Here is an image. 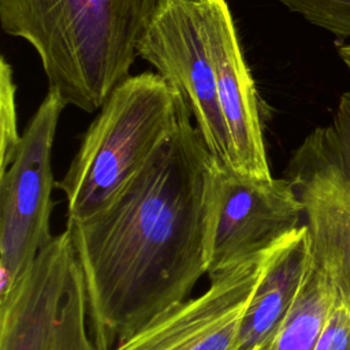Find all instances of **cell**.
<instances>
[{
  "label": "cell",
  "mask_w": 350,
  "mask_h": 350,
  "mask_svg": "<svg viewBox=\"0 0 350 350\" xmlns=\"http://www.w3.org/2000/svg\"><path fill=\"white\" fill-rule=\"evenodd\" d=\"M335 291L328 273L312 261L286 321L264 350H314Z\"/></svg>",
  "instance_id": "obj_12"
},
{
  "label": "cell",
  "mask_w": 350,
  "mask_h": 350,
  "mask_svg": "<svg viewBox=\"0 0 350 350\" xmlns=\"http://www.w3.org/2000/svg\"><path fill=\"white\" fill-rule=\"evenodd\" d=\"M16 85L14 82L12 67L1 56L0 62V174L11 163L21 135L18 131L16 104H15Z\"/></svg>",
  "instance_id": "obj_15"
},
{
  "label": "cell",
  "mask_w": 350,
  "mask_h": 350,
  "mask_svg": "<svg viewBox=\"0 0 350 350\" xmlns=\"http://www.w3.org/2000/svg\"><path fill=\"white\" fill-rule=\"evenodd\" d=\"M312 262L305 224L268 253L262 276L242 319L237 350H264L286 321Z\"/></svg>",
  "instance_id": "obj_11"
},
{
  "label": "cell",
  "mask_w": 350,
  "mask_h": 350,
  "mask_svg": "<svg viewBox=\"0 0 350 350\" xmlns=\"http://www.w3.org/2000/svg\"><path fill=\"white\" fill-rule=\"evenodd\" d=\"M198 5L219 104L230 137L232 168L261 178L272 176L258 96L230 5L227 0H198Z\"/></svg>",
  "instance_id": "obj_9"
},
{
  "label": "cell",
  "mask_w": 350,
  "mask_h": 350,
  "mask_svg": "<svg viewBox=\"0 0 350 350\" xmlns=\"http://www.w3.org/2000/svg\"><path fill=\"white\" fill-rule=\"evenodd\" d=\"M159 0H0L4 33L38 55L48 90L85 112L127 77Z\"/></svg>",
  "instance_id": "obj_2"
},
{
  "label": "cell",
  "mask_w": 350,
  "mask_h": 350,
  "mask_svg": "<svg viewBox=\"0 0 350 350\" xmlns=\"http://www.w3.org/2000/svg\"><path fill=\"white\" fill-rule=\"evenodd\" d=\"M271 249L209 276L202 294L171 308L111 350H237L242 319Z\"/></svg>",
  "instance_id": "obj_8"
},
{
  "label": "cell",
  "mask_w": 350,
  "mask_h": 350,
  "mask_svg": "<svg viewBox=\"0 0 350 350\" xmlns=\"http://www.w3.org/2000/svg\"><path fill=\"white\" fill-rule=\"evenodd\" d=\"M309 23L340 40H350V0H278Z\"/></svg>",
  "instance_id": "obj_14"
},
{
  "label": "cell",
  "mask_w": 350,
  "mask_h": 350,
  "mask_svg": "<svg viewBox=\"0 0 350 350\" xmlns=\"http://www.w3.org/2000/svg\"><path fill=\"white\" fill-rule=\"evenodd\" d=\"M64 100L57 92L46 96L29 120L8 167L0 174V297L29 269L53 239L49 217L52 148Z\"/></svg>",
  "instance_id": "obj_5"
},
{
  "label": "cell",
  "mask_w": 350,
  "mask_h": 350,
  "mask_svg": "<svg viewBox=\"0 0 350 350\" xmlns=\"http://www.w3.org/2000/svg\"><path fill=\"white\" fill-rule=\"evenodd\" d=\"M186 108L178 90L157 72L122 81L56 183L66 197L67 219L82 220L108 205L174 131Z\"/></svg>",
  "instance_id": "obj_3"
},
{
  "label": "cell",
  "mask_w": 350,
  "mask_h": 350,
  "mask_svg": "<svg viewBox=\"0 0 350 350\" xmlns=\"http://www.w3.org/2000/svg\"><path fill=\"white\" fill-rule=\"evenodd\" d=\"M88 298L78 267L70 273L67 291L60 306L49 350H96L88 329Z\"/></svg>",
  "instance_id": "obj_13"
},
{
  "label": "cell",
  "mask_w": 350,
  "mask_h": 350,
  "mask_svg": "<svg viewBox=\"0 0 350 350\" xmlns=\"http://www.w3.org/2000/svg\"><path fill=\"white\" fill-rule=\"evenodd\" d=\"M314 350H350V302L338 291Z\"/></svg>",
  "instance_id": "obj_16"
},
{
  "label": "cell",
  "mask_w": 350,
  "mask_h": 350,
  "mask_svg": "<svg viewBox=\"0 0 350 350\" xmlns=\"http://www.w3.org/2000/svg\"><path fill=\"white\" fill-rule=\"evenodd\" d=\"M302 204L286 178H261L217 161L206 275L261 254L302 226Z\"/></svg>",
  "instance_id": "obj_7"
},
{
  "label": "cell",
  "mask_w": 350,
  "mask_h": 350,
  "mask_svg": "<svg viewBox=\"0 0 350 350\" xmlns=\"http://www.w3.org/2000/svg\"><path fill=\"white\" fill-rule=\"evenodd\" d=\"M74 260L66 227L0 297V350H49Z\"/></svg>",
  "instance_id": "obj_10"
},
{
  "label": "cell",
  "mask_w": 350,
  "mask_h": 350,
  "mask_svg": "<svg viewBox=\"0 0 350 350\" xmlns=\"http://www.w3.org/2000/svg\"><path fill=\"white\" fill-rule=\"evenodd\" d=\"M284 178L302 204L312 261L350 302V89L295 148Z\"/></svg>",
  "instance_id": "obj_4"
},
{
  "label": "cell",
  "mask_w": 350,
  "mask_h": 350,
  "mask_svg": "<svg viewBox=\"0 0 350 350\" xmlns=\"http://www.w3.org/2000/svg\"><path fill=\"white\" fill-rule=\"evenodd\" d=\"M138 56L183 97L211 154L232 167L198 0H159L138 44Z\"/></svg>",
  "instance_id": "obj_6"
},
{
  "label": "cell",
  "mask_w": 350,
  "mask_h": 350,
  "mask_svg": "<svg viewBox=\"0 0 350 350\" xmlns=\"http://www.w3.org/2000/svg\"><path fill=\"white\" fill-rule=\"evenodd\" d=\"M338 53H339V57L342 59L343 64L346 66V68H347L349 72H350V42L340 45V46L338 48Z\"/></svg>",
  "instance_id": "obj_17"
},
{
  "label": "cell",
  "mask_w": 350,
  "mask_h": 350,
  "mask_svg": "<svg viewBox=\"0 0 350 350\" xmlns=\"http://www.w3.org/2000/svg\"><path fill=\"white\" fill-rule=\"evenodd\" d=\"M191 118L186 108L108 205L67 219L96 350H111L190 298L206 275L217 160Z\"/></svg>",
  "instance_id": "obj_1"
}]
</instances>
